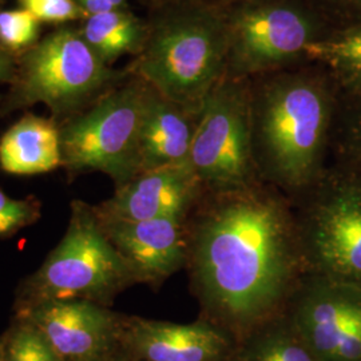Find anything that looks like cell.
Here are the masks:
<instances>
[{"label": "cell", "instance_id": "obj_1", "mask_svg": "<svg viewBox=\"0 0 361 361\" xmlns=\"http://www.w3.org/2000/svg\"><path fill=\"white\" fill-rule=\"evenodd\" d=\"M188 237L194 296L205 320L234 338L283 313L305 274L292 202L264 182L204 193Z\"/></svg>", "mask_w": 361, "mask_h": 361}, {"label": "cell", "instance_id": "obj_2", "mask_svg": "<svg viewBox=\"0 0 361 361\" xmlns=\"http://www.w3.org/2000/svg\"><path fill=\"white\" fill-rule=\"evenodd\" d=\"M338 90L312 62L249 79L253 157L259 180L293 200L328 168Z\"/></svg>", "mask_w": 361, "mask_h": 361}, {"label": "cell", "instance_id": "obj_3", "mask_svg": "<svg viewBox=\"0 0 361 361\" xmlns=\"http://www.w3.org/2000/svg\"><path fill=\"white\" fill-rule=\"evenodd\" d=\"M128 73L176 104L201 111L226 74L228 22L217 0H159Z\"/></svg>", "mask_w": 361, "mask_h": 361}, {"label": "cell", "instance_id": "obj_4", "mask_svg": "<svg viewBox=\"0 0 361 361\" xmlns=\"http://www.w3.org/2000/svg\"><path fill=\"white\" fill-rule=\"evenodd\" d=\"M134 284L128 265L104 235L94 207L75 200L62 241L38 271L20 281L13 310L66 300L110 307L121 292Z\"/></svg>", "mask_w": 361, "mask_h": 361}, {"label": "cell", "instance_id": "obj_5", "mask_svg": "<svg viewBox=\"0 0 361 361\" xmlns=\"http://www.w3.org/2000/svg\"><path fill=\"white\" fill-rule=\"evenodd\" d=\"M129 75L104 63L79 31L61 28L25 52L3 113L43 104L59 125Z\"/></svg>", "mask_w": 361, "mask_h": 361}, {"label": "cell", "instance_id": "obj_6", "mask_svg": "<svg viewBox=\"0 0 361 361\" xmlns=\"http://www.w3.org/2000/svg\"><path fill=\"white\" fill-rule=\"evenodd\" d=\"M150 86L129 75L83 111L59 123L62 166L70 180L101 171L125 185L140 171V138Z\"/></svg>", "mask_w": 361, "mask_h": 361}, {"label": "cell", "instance_id": "obj_7", "mask_svg": "<svg viewBox=\"0 0 361 361\" xmlns=\"http://www.w3.org/2000/svg\"><path fill=\"white\" fill-rule=\"evenodd\" d=\"M290 202L305 274L361 289V178L328 166Z\"/></svg>", "mask_w": 361, "mask_h": 361}, {"label": "cell", "instance_id": "obj_8", "mask_svg": "<svg viewBox=\"0 0 361 361\" xmlns=\"http://www.w3.org/2000/svg\"><path fill=\"white\" fill-rule=\"evenodd\" d=\"M224 6L228 78L250 79L305 63L307 49L334 28L307 0H256Z\"/></svg>", "mask_w": 361, "mask_h": 361}, {"label": "cell", "instance_id": "obj_9", "mask_svg": "<svg viewBox=\"0 0 361 361\" xmlns=\"http://www.w3.org/2000/svg\"><path fill=\"white\" fill-rule=\"evenodd\" d=\"M189 164L205 193L261 182L252 146L249 79L225 77L210 92L201 109Z\"/></svg>", "mask_w": 361, "mask_h": 361}, {"label": "cell", "instance_id": "obj_10", "mask_svg": "<svg viewBox=\"0 0 361 361\" xmlns=\"http://www.w3.org/2000/svg\"><path fill=\"white\" fill-rule=\"evenodd\" d=\"M15 314L34 324L62 361H99L119 348L122 314L97 302L46 301Z\"/></svg>", "mask_w": 361, "mask_h": 361}, {"label": "cell", "instance_id": "obj_11", "mask_svg": "<svg viewBox=\"0 0 361 361\" xmlns=\"http://www.w3.org/2000/svg\"><path fill=\"white\" fill-rule=\"evenodd\" d=\"M97 217L104 235L128 265L135 284L157 289L186 268L188 219L130 221L98 214Z\"/></svg>", "mask_w": 361, "mask_h": 361}, {"label": "cell", "instance_id": "obj_12", "mask_svg": "<svg viewBox=\"0 0 361 361\" xmlns=\"http://www.w3.org/2000/svg\"><path fill=\"white\" fill-rule=\"evenodd\" d=\"M235 338L207 320L176 324L121 317L119 349L130 361H228Z\"/></svg>", "mask_w": 361, "mask_h": 361}, {"label": "cell", "instance_id": "obj_13", "mask_svg": "<svg viewBox=\"0 0 361 361\" xmlns=\"http://www.w3.org/2000/svg\"><path fill=\"white\" fill-rule=\"evenodd\" d=\"M205 193L190 164L140 173L94 210L107 219H186Z\"/></svg>", "mask_w": 361, "mask_h": 361}, {"label": "cell", "instance_id": "obj_14", "mask_svg": "<svg viewBox=\"0 0 361 361\" xmlns=\"http://www.w3.org/2000/svg\"><path fill=\"white\" fill-rule=\"evenodd\" d=\"M200 114L201 111L176 104L152 87L141 129L138 174L188 164Z\"/></svg>", "mask_w": 361, "mask_h": 361}, {"label": "cell", "instance_id": "obj_15", "mask_svg": "<svg viewBox=\"0 0 361 361\" xmlns=\"http://www.w3.org/2000/svg\"><path fill=\"white\" fill-rule=\"evenodd\" d=\"M62 166L59 125L26 114L0 140V169L13 176H37Z\"/></svg>", "mask_w": 361, "mask_h": 361}, {"label": "cell", "instance_id": "obj_16", "mask_svg": "<svg viewBox=\"0 0 361 361\" xmlns=\"http://www.w3.org/2000/svg\"><path fill=\"white\" fill-rule=\"evenodd\" d=\"M79 32L104 63L113 66L125 55L137 56L142 51L149 25L123 8L89 15Z\"/></svg>", "mask_w": 361, "mask_h": 361}, {"label": "cell", "instance_id": "obj_17", "mask_svg": "<svg viewBox=\"0 0 361 361\" xmlns=\"http://www.w3.org/2000/svg\"><path fill=\"white\" fill-rule=\"evenodd\" d=\"M307 61L324 68L340 94L361 92V20L334 27L307 49Z\"/></svg>", "mask_w": 361, "mask_h": 361}, {"label": "cell", "instance_id": "obj_18", "mask_svg": "<svg viewBox=\"0 0 361 361\" xmlns=\"http://www.w3.org/2000/svg\"><path fill=\"white\" fill-rule=\"evenodd\" d=\"M235 361H319L297 334L286 313L258 325L243 338Z\"/></svg>", "mask_w": 361, "mask_h": 361}, {"label": "cell", "instance_id": "obj_19", "mask_svg": "<svg viewBox=\"0 0 361 361\" xmlns=\"http://www.w3.org/2000/svg\"><path fill=\"white\" fill-rule=\"evenodd\" d=\"M329 154L332 168L361 178V92H338Z\"/></svg>", "mask_w": 361, "mask_h": 361}, {"label": "cell", "instance_id": "obj_20", "mask_svg": "<svg viewBox=\"0 0 361 361\" xmlns=\"http://www.w3.org/2000/svg\"><path fill=\"white\" fill-rule=\"evenodd\" d=\"M3 335L6 361H62L38 328L22 316L13 314Z\"/></svg>", "mask_w": 361, "mask_h": 361}, {"label": "cell", "instance_id": "obj_21", "mask_svg": "<svg viewBox=\"0 0 361 361\" xmlns=\"http://www.w3.org/2000/svg\"><path fill=\"white\" fill-rule=\"evenodd\" d=\"M39 20L26 10L0 11V46L11 54L28 51L37 44Z\"/></svg>", "mask_w": 361, "mask_h": 361}, {"label": "cell", "instance_id": "obj_22", "mask_svg": "<svg viewBox=\"0 0 361 361\" xmlns=\"http://www.w3.org/2000/svg\"><path fill=\"white\" fill-rule=\"evenodd\" d=\"M42 216V202L37 197L11 198L0 189V238H11Z\"/></svg>", "mask_w": 361, "mask_h": 361}, {"label": "cell", "instance_id": "obj_23", "mask_svg": "<svg viewBox=\"0 0 361 361\" xmlns=\"http://www.w3.org/2000/svg\"><path fill=\"white\" fill-rule=\"evenodd\" d=\"M23 10L32 13L39 22L61 25L71 20H85V13L75 0H18Z\"/></svg>", "mask_w": 361, "mask_h": 361}, {"label": "cell", "instance_id": "obj_24", "mask_svg": "<svg viewBox=\"0 0 361 361\" xmlns=\"http://www.w3.org/2000/svg\"><path fill=\"white\" fill-rule=\"evenodd\" d=\"M332 27L361 20V0H307Z\"/></svg>", "mask_w": 361, "mask_h": 361}, {"label": "cell", "instance_id": "obj_25", "mask_svg": "<svg viewBox=\"0 0 361 361\" xmlns=\"http://www.w3.org/2000/svg\"><path fill=\"white\" fill-rule=\"evenodd\" d=\"M80 8L89 15L109 13L128 8V0H75Z\"/></svg>", "mask_w": 361, "mask_h": 361}, {"label": "cell", "instance_id": "obj_26", "mask_svg": "<svg viewBox=\"0 0 361 361\" xmlns=\"http://www.w3.org/2000/svg\"><path fill=\"white\" fill-rule=\"evenodd\" d=\"M18 68L13 63L11 52L7 51L0 46V83H11L13 85L16 78Z\"/></svg>", "mask_w": 361, "mask_h": 361}, {"label": "cell", "instance_id": "obj_27", "mask_svg": "<svg viewBox=\"0 0 361 361\" xmlns=\"http://www.w3.org/2000/svg\"><path fill=\"white\" fill-rule=\"evenodd\" d=\"M99 361H130L126 356H125V353L121 350V349L118 348L116 350H114L113 353H110V355H107L106 357L104 359H101Z\"/></svg>", "mask_w": 361, "mask_h": 361}, {"label": "cell", "instance_id": "obj_28", "mask_svg": "<svg viewBox=\"0 0 361 361\" xmlns=\"http://www.w3.org/2000/svg\"><path fill=\"white\" fill-rule=\"evenodd\" d=\"M0 361H6L4 357V335H0Z\"/></svg>", "mask_w": 361, "mask_h": 361}, {"label": "cell", "instance_id": "obj_29", "mask_svg": "<svg viewBox=\"0 0 361 361\" xmlns=\"http://www.w3.org/2000/svg\"><path fill=\"white\" fill-rule=\"evenodd\" d=\"M222 4H234V3H243V1H256V0H217Z\"/></svg>", "mask_w": 361, "mask_h": 361}, {"label": "cell", "instance_id": "obj_30", "mask_svg": "<svg viewBox=\"0 0 361 361\" xmlns=\"http://www.w3.org/2000/svg\"><path fill=\"white\" fill-rule=\"evenodd\" d=\"M228 361H235V359H234V356H233L232 359H231V360H228Z\"/></svg>", "mask_w": 361, "mask_h": 361}]
</instances>
